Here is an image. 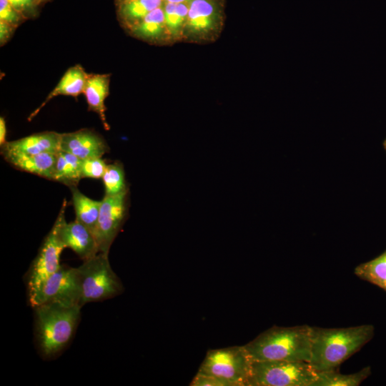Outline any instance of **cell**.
Here are the masks:
<instances>
[{
    "instance_id": "6da1fadb",
    "label": "cell",
    "mask_w": 386,
    "mask_h": 386,
    "mask_svg": "<svg viewBox=\"0 0 386 386\" xmlns=\"http://www.w3.org/2000/svg\"><path fill=\"white\" fill-rule=\"evenodd\" d=\"M374 335V327L362 325L345 328L312 327L310 363L317 372L335 370L360 350Z\"/></svg>"
},
{
    "instance_id": "7a4b0ae2",
    "label": "cell",
    "mask_w": 386,
    "mask_h": 386,
    "mask_svg": "<svg viewBox=\"0 0 386 386\" xmlns=\"http://www.w3.org/2000/svg\"><path fill=\"white\" fill-rule=\"evenodd\" d=\"M312 327L274 326L244 345L253 362L302 361L310 362Z\"/></svg>"
},
{
    "instance_id": "3957f363",
    "label": "cell",
    "mask_w": 386,
    "mask_h": 386,
    "mask_svg": "<svg viewBox=\"0 0 386 386\" xmlns=\"http://www.w3.org/2000/svg\"><path fill=\"white\" fill-rule=\"evenodd\" d=\"M81 308L55 302L34 307L35 340L42 357L54 358L66 347L78 325Z\"/></svg>"
},
{
    "instance_id": "277c9868",
    "label": "cell",
    "mask_w": 386,
    "mask_h": 386,
    "mask_svg": "<svg viewBox=\"0 0 386 386\" xmlns=\"http://www.w3.org/2000/svg\"><path fill=\"white\" fill-rule=\"evenodd\" d=\"M80 290V305L102 301L120 295L122 283L109 264L108 254L102 252L84 260L75 267Z\"/></svg>"
},
{
    "instance_id": "5b68a950",
    "label": "cell",
    "mask_w": 386,
    "mask_h": 386,
    "mask_svg": "<svg viewBox=\"0 0 386 386\" xmlns=\"http://www.w3.org/2000/svg\"><path fill=\"white\" fill-rule=\"evenodd\" d=\"M253 361L244 346L210 350L198 372L213 376L227 386H249Z\"/></svg>"
},
{
    "instance_id": "8992f818",
    "label": "cell",
    "mask_w": 386,
    "mask_h": 386,
    "mask_svg": "<svg viewBox=\"0 0 386 386\" xmlns=\"http://www.w3.org/2000/svg\"><path fill=\"white\" fill-rule=\"evenodd\" d=\"M66 204L64 199L52 228L44 239L28 271L26 287L29 302L32 307L46 280L61 266L60 255L65 246L60 237L59 227Z\"/></svg>"
},
{
    "instance_id": "52a82bcc",
    "label": "cell",
    "mask_w": 386,
    "mask_h": 386,
    "mask_svg": "<svg viewBox=\"0 0 386 386\" xmlns=\"http://www.w3.org/2000/svg\"><path fill=\"white\" fill-rule=\"evenodd\" d=\"M317 377L307 362H253L249 386H312Z\"/></svg>"
},
{
    "instance_id": "ba28073f",
    "label": "cell",
    "mask_w": 386,
    "mask_h": 386,
    "mask_svg": "<svg viewBox=\"0 0 386 386\" xmlns=\"http://www.w3.org/2000/svg\"><path fill=\"white\" fill-rule=\"evenodd\" d=\"M128 189L115 195H105L101 200L94 231L99 252L109 254L110 247L120 230L127 212Z\"/></svg>"
},
{
    "instance_id": "9c48e42d",
    "label": "cell",
    "mask_w": 386,
    "mask_h": 386,
    "mask_svg": "<svg viewBox=\"0 0 386 386\" xmlns=\"http://www.w3.org/2000/svg\"><path fill=\"white\" fill-rule=\"evenodd\" d=\"M80 299L75 267L61 265L44 282L33 308L47 302L81 307Z\"/></svg>"
},
{
    "instance_id": "30bf717a",
    "label": "cell",
    "mask_w": 386,
    "mask_h": 386,
    "mask_svg": "<svg viewBox=\"0 0 386 386\" xmlns=\"http://www.w3.org/2000/svg\"><path fill=\"white\" fill-rule=\"evenodd\" d=\"M61 150L69 152L81 160L102 157L109 151L104 139L89 129L61 134Z\"/></svg>"
},
{
    "instance_id": "8fae6325",
    "label": "cell",
    "mask_w": 386,
    "mask_h": 386,
    "mask_svg": "<svg viewBox=\"0 0 386 386\" xmlns=\"http://www.w3.org/2000/svg\"><path fill=\"white\" fill-rule=\"evenodd\" d=\"M59 234L65 247L71 249L81 259L86 260L99 253L94 234L76 219L66 222L65 213L62 216Z\"/></svg>"
},
{
    "instance_id": "7c38bea8",
    "label": "cell",
    "mask_w": 386,
    "mask_h": 386,
    "mask_svg": "<svg viewBox=\"0 0 386 386\" xmlns=\"http://www.w3.org/2000/svg\"><path fill=\"white\" fill-rule=\"evenodd\" d=\"M61 134L45 132L31 134L16 140L6 142L1 147V154H36L58 152L61 150Z\"/></svg>"
},
{
    "instance_id": "4fadbf2b",
    "label": "cell",
    "mask_w": 386,
    "mask_h": 386,
    "mask_svg": "<svg viewBox=\"0 0 386 386\" xmlns=\"http://www.w3.org/2000/svg\"><path fill=\"white\" fill-rule=\"evenodd\" d=\"M58 152L36 154H4L2 155L8 163L18 169L53 180Z\"/></svg>"
},
{
    "instance_id": "5bb4252c",
    "label": "cell",
    "mask_w": 386,
    "mask_h": 386,
    "mask_svg": "<svg viewBox=\"0 0 386 386\" xmlns=\"http://www.w3.org/2000/svg\"><path fill=\"white\" fill-rule=\"evenodd\" d=\"M110 75L91 74L88 76L84 94L89 110L96 113L105 129L109 126L107 121L105 99L109 94Z\"/></svg>"
},
{
    "instance_id": "9a60e30c",
    "label": "cell",
    "mask_w": 386,
    "mask_h": 386,
    "mask_svg": "<svg viewBox=\"0 0 386 386\" xmlns=\"http://www.w3.org/2000/svg\"><path fill=\"white\" fill-rule=\"evenodd\" d=\"M88 76L89 74L80 65H75L69 68L42 104L31 113L28 118L29 120L30 121L36 117L40 110L56 96L64 95L76 97L80 94L84 93Z\"/></svg>"
},
{
    "instance_id": "2e32d148",
    "label": "cell",
    "mask_w": 386,
    "mask_h": 386,
    "mask_svg": "<svg viewBox=\"0 0 386 386\" xmlns=\"http://www.w3.org/2000/svg\"><path fill=\"white\" fill-rule=\"evenodd\" d=\"M69 189L76 220L87 227L94 235L101 200L97 201L86 197L80 192L77 186L71 187Z\"/></svg>"
},
{
    "instance_id": "e0dca14e",
    "label": "cell",
    "mask_w": 386,
    "mask_h": 386,
    "mask_svg": "<svg viewBox=\"0 0 386 386\" xmlns=\"http://www.w3.org/2000/svg\"><path fill=\"white\" fill-rule=\"evenodd\" d=\"M217 11L209 0H192L189 4L187 25L193 31L203 32L215 24Z\"/></svg>"
},
{
    "instance_id": "ac0fdd59",
    "label": "cell",
    "mask_w": 386,
    "mask_h": 386,
    "mask_svg": "<svg viewBox=\"0 0 386 386\" xmlns=\"http://www.w3.org/2000/svg\"><path fill=\"white\" fill-rule=\"evenodd\" d=\"M81 161L76 156L60 150L57 154L53 181L60 182L68 187L77 186L82 179Z\"/></svg>"
},
{
    "instance_id": "d6986e66",
    "label": "cell",
    "mask_w": 386,
    "mask_h": 386,
    "mask_svg": "<svg viewBox=\"0 0 386 386\" xmlns=\"http://www.w3.org/2000/svg\"><path fill=\"white\" fill-rule=\"evenodd\" d=\"M166 27L162 6L149 13L142 21L132 26V33L146 39H156L164 33Z\"/></svg>"
},
{
    "instance_id": "ffe728a7",
    "label": "cell",
    "mask_w": 386,
    "mask_h": 386,
    "mask_svg": "<svg viewBox=\"0 0 386 386\" xmlns=\"http://www.w3.org/2000/svg\"><path fill=\"white\" fill-rule=\"evenodd\" d=\"M371 373L370 367H366L352 374H340L335 370L317 372L312 386H357Z\"/></svg>"
},
{
    "instance_id": "44dd1931",
    "label": "cell",
    "mask_w": 386,
    "mask_h": 386,
    "mask_svg": "<svg viewBox=\"0 0 386 386\" xmlns=\"http://www.w3.org/2000/svg\"><path fill=\"white\" fill-rule=\"evenodd\" d=\"M163 0H132L119 4V15L126 23L133 25L149 13L162 6Z\"/></svg>"
},
{
    "instance_id": "7402d4cb",
    "label": "cell",
    "mask_w": 386,
    "mask_h": 386,
    "mask_svg": "<svg viewBox=\"0 0 386 386\" xmlns=\"http://www.w3.org/2000/svg\"><path fill=\"white\" fill-rule=\"evenodd\" d=\"M354 272L360 278L382 288L386 284V250L375 259L359 264Z\"/></svg>"
},
{
    "instance_id": "603a6c76",
    "label": "cell",
    "mask_w": 386,
    "mask_h": 386,
    "mask_svg": "<svg viewBox=\"0 0 386 386\" xmlns=\"http://www.w3.org/2000/svg\"><path fill=\"white\" fill-rule=\"evenodd\" d=\"M102 179L104 186L105 195L118 194L128 189L126 184L124 167L119 161L107 164Z\"/></svg>"
},
{
    "instance_id": "cb8c5ba5",
    "label": "cell",
    "mask_w": 386,
    "mask_h": 386,
    "mask_svg": "<svg viewBox=\"0 0 386 386\" xmlns=\"http://www.w3.org/2000/svg\"><path fill=\"white\" fill-rule=\"evenodd\" d=\"M164 11L166 27L174 33L187 19L189 5L186 2L178 4L167 2Z\"/></svg>"
},
{
    "instance_id": "d4e9b609",
    "label": "cell",
    "mask_w": 386,
    "mask_h": 386,
    "mask_svg": "<svg viewBox=\"0 0 386 386\" xmlns=\"http://www.w3.org/2000/svg\"><path fill=\"white\" fill-rule=\"evenodd\" d=\"M107 164L102 157L90 158L81 161V173L82 178H102Z\"/></svg>"
},
{
    "instance_id": "484cf974",
    "label": "cell",
    "mask_w": 386,
    "mask_h": 386,
    "mask_svg": "<svg viewBox=\"0 0 386 386\" xmlns=\"http://www.w3.org/2000/svg\"><path fill=\"white\" fill-rule=\"evenodd\" d=\"M24 19L26 18L8 0H0V21L15 28Z\"/></svg>"
},
{
    "instance_id": "4316f807",
    "label": "cell",
    "mask_w": 386,
    "mask_h": 386,
    "mask_svg": "<svg viewBox=\"0 0 386 386\" xmlns=\"http://www.w3.org/2000/svg\"><path fill=\"white\" fill-rule=\"evenodd\" d=\"M26 19L36 16L39 4L35 0H8Z\"/></svg>"
},
{
    "instance_id": "83f0119b",
    "label": "cell",
    "mask_w": 386,
    "mask_h": 386,
    "mask_svg": "<svg viewBox=\"0 0 386 386\" xmlns=\"http://www.w3.org/2000/svg\"><path fill=\"white\" fill-rule=\"evenodd\" d=\"M189 385L192 386H227V385L213 376L197 372Z\"/></svg>"
},
{
    "instance_id": "f1b7e54d",
    "label": "cell",
    "mask_w": 386,
    "mask_h": 386,
    "mask_svg": "<svg viewBox=\"0 0 386 386\" xmlns=\"http://www.w3.org/2000/svg\"><path fill=\"white\" fill-rule=\"evenodd\" d=\"M14 28L9 24L0 21V43L4 44L11 37Z\"/></svg>"
},
{
    "instance_id": "f546056e",
    "label": "cell",
    "mask_w": 386,
    "mask_h": 386,
    "mask_svg": "<svg viewBox=\"0 0 386 386\" xmlns=\"http://www.w3.org/2000/svg\"><path fill=\"white\" fill-rule=\"evenodd\" d=\"M6 122L4 117L0 118V145L1 147L4 145L6 141Z\"/></svg>"
},
{
    "instance_id": "4dcf8cb0",
    "label": "cell",
    "mask_w": 386,
    "mask_h": 386,
    "mask_svg": "<svg viewBox=\"0 0 386 386\" xmlns=\"http://www.w3.org/2000/svg\"><path fill=\"white\" fill-rule=\"evenodd\" d=\"M167 2L169 3H184V2H188L189 0H165Z\"/></svg>"
},
{
    "instance_id": "1f68e13d",
    "label": "cell",
    "mask_w": 386,
    "mask_h": 386,
    "mask_svg": "<svg viewBox=\"0 0 386 386\" xmlns=\"http://www.w3.org/2000/svg\"><path fill=\"white\" fill-rule=\"evenodd\" d=\"M39 4L46 2L49 0H35Z\"/></svg>"
},
{
    "instance_id": "d6a6232c",
    "label": "cell",
    "mask_w": 386,
    "mask_h": 386,
    "mask_svg": "<svg viewBox=\"0 0 386 386\" xmlns=\"http://www.w3.org/2000/svg\"><path fill=\"white\" fill-rule=\"evenodd\" d=\"M129 1H132V0H119L120 4L123 2Z\"/></svg>"
},
{
    "instance_id": "836d02e7",
    "label": "cell",
    "mask_w": 386,
    "mask_h": 386,
    "mask_svg": "<svg viewBox=\"0 0 386 386\" xmlns=\"http://www.w3.org/2000/svg\"><path fill=\"white\" fill-rule=\"evenodd\" d=\"M383 146H384V148L386 151V139H385L384 142H383Z\"/></svg>"
},
{
    "instance_id": "e575fe53",
    "label": "cell",
    "mask_w": 386,
    "mask_h": 386,
    "mask_svg": "<svg viewBox=\"0 0 386 386\" xmlns=\"http://www.w3.org/2000/svg\"><path fill=\"white\" fill-rule=\"evenodd\" d=\"M382 289L386 292V284L382 287Z\"/></svg>"
}]
</instances>
